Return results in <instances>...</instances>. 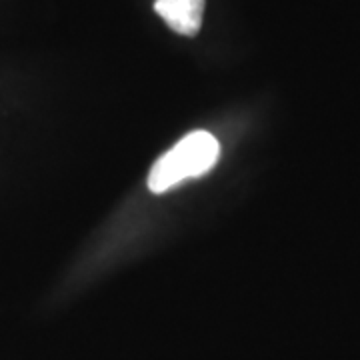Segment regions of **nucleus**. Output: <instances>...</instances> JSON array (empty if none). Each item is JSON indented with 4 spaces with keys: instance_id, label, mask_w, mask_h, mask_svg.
<instances>
[{
    "instance_id": "nucleus-1",
    "label": "nucleus",
    "mask_w": 360,
    "mask_h": 360,
    "mask_svg": "<svg viewBox=\"0 0 360 360\" xmlns=\"http://www.w3.org/2000/svg\"><path fill=\"white\" fill-rule=\"evenodd\" d=\"M219 155V142L210 132H191L174 148H170L167 155L156 160L148 174V188L153 193L162 194L182 180L202 176L217 165Z\"/></svg>"
},
{
    "instance_id": "nucleus-2",
    "label": "nucleus",
    "mask_w": 360,
    "mask_h": 360,
    "mask_svg": "<svg viewBox=\"0 0 360 360\" xmlns=\"http://www.w3.org/2000/svg\"><path fill=\"white\" fill-rule=\"evenodd\" d=\"M155 11L176 34L196 37L202 26L205 0H156Z\"/></svg>"
}]
</instances>
